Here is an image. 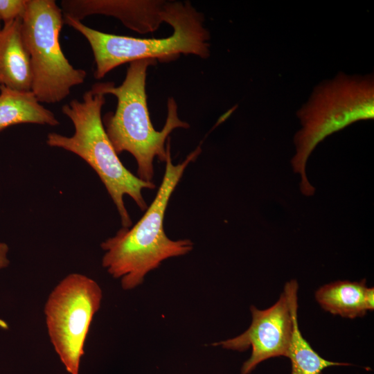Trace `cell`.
Returning a JSON list of instances; mask_svg holds the SVG:
<instances>
[{
  "mask_svg": "<svg viewBox=\"0 0 374 374\" xmlns=\"http://www.w3.org/2000/svg\"><path fill=\"white\" fill-rule=\"evenodd\" d=\"M8 250V245L4 242H0V269L6 267L9 265V260L7 257ZM0 328L5 330L8 328V323L1 319Z\"/></svg>",
  "mask_w": 374,
  "mask_h": 374,
  "instance_id": "15",
  "label": "cell"
},
{
  "mask_svg": "<svg viewBox=\"0 0 374 374\" xmlns=\"http://www.w3.org/2000/svg\"><path fill=\"white\" fill-rule=\"evenodd\" d=\"M1 20H0V32H1Z\"/></svg>",
  "mask_w": 374,
  "mask_h": 374,
  "instance_id": "16",
  "label": "cell"
},
{
  "mask_svg": "<svg viewBox=\"0 0 374 374\" xmlns=\"http://www.w3.org/2000/svg\"><path fill=\"white\" fill-rule=\"evenodd\" d=\"M33 84L30 58L25 46L21 19L5 23L0 32V86L28 91Z\"/></svg>",
  "mask_w": 374,
  "mask_h": 374,
  "instance_id": "10",
  "label": "cell"
},
{
  "mask_svg": "<svg viewBox=\"0 0 374 374\" xmlns=\"http://www.w3.org/2000/svg\"><path fill=\"white\" fill-rule=\"evenodd\" d=\"M314 298L320 307L332 315L353 319L374 310V287L359 281L336 280L319 287Z\"/></svg>",
  "mask_w": 374,
  "mask_h": 374,
  "instance_id": "11",
  "label": "cell"
},
{
  "mask_svg": "<svg viewBox=\"0 0 374 374\" xmlns=\"http://www.w3.org/2000/svg\"><path fill=\"white\" fill-rule=\"evenodd\" d=\"M298 291L296 280L287 281L271 306L263 310L250 306L251 323L244 332L212 345L239 352L251 349V355L242 364L240 374H250L259 364L270 358L287 357L294 322L298 319Z\"/></svg>",
  "mask_w": 374,
  "mask_h": 374,
  "instance_id": "8",
  "label": "cell"
},
{
  "mask_svg": "<svg viewBox=\"0 0 374 374\" xmlns=\"http://www.w3.org/2000/svg\"><path fill=\"white\" fill-rule=\"evenodd\" d=\"M165 1L139 0H62L63 16L82 21L93 15L112 16L127 28L145 33L153 32L163 21Z\"/></svg>",
  "mask_w": 374,
  "mask_h": 374,
  "instance_id": "9",
  "label": "cell"
},
{
  "mask_svg": "<svg viewBox=\"0 0 374 374\" xmlns=\"http://www.w3.org/2000/svg\"><path fill=\"white\" fill-rule=\"evenodd\" d=\"M102 299L98 283L78 273L65 276L48 296L44 306L48 335L70 374H80L84 344Z\"/></svg>",
  "mask_w": 374,
  "mask_h": 374,
  "instance_id": "7",
  "label": "cell"
},
{
  "mask_svg": "<svg viewBox=\"0 0 374 374\" xmlns=\"http://www.w3.org/2000/svg\"><path fill=\"white\" fill-rule=\"evenodd\" d=\"M287 357L291 362V374H322V371L329 367L351 365L349 363L330 361L322 357L303 336L298 319L294 322L292 339Z\"/></svg>",
  "mask_w": 374,
  "mask_h": 374,
  "instance_id": "13",
  "label": "cell"
},
{
  "mask_svg": "<svg viewBox=\"0 0 374 374\" xmlns=\"http://www.w3.org/2000/svg\"><path fill=\"white\" fill-rule=\"evenodd\" d=\"M156 63L153 59L130 62L124 80L117 87L112 82L94 84L104 95L116 98L115 112L102 118L106 134L118 154L127 152L134 157L137 177L145 181L153 179L154 159L165 162L170 149L169 135L175 129L189 127L188 123L179 118L174 98H169L166 123L161 131L154 128L147 104L145 83L148 67Z\"/></svg>",
  "mask_w": 374,
  "mask_h": 374,
  "instance_id": "2",
  "label": "cell"
},
{
  "mask_svg": "<svg viewBox=\"0 0 374 374\" xmlns=\"http://www.w3.org/2000/svg\"><path fill=\"white\" fill-rule=\"evenodd\" d=\"M105 95L92 85L82 100L73 99L62 107V113L72 122L74 133L68 136L55 132L47 134L46 144L71 152L83 159L98 175L118 212L123 228L132 222L123 197H130L141 211L148 206L143 189H153L152 181H145L128 170L112 145L102 121Z\"/></svg>",
  "mask_w": 374,
  "mask_h": 374,
  "instance_id": "3",
  "label": "cell"
},
{
  "mask_svg": "<svg viewBox=\"0 0 374 374\" xmlns=\"http://www.w3.org/2000/svg\"><path fill=\"white\" fill-rule=\"evenodd\" d=\"M64 24L55 1L28 0L21 32L33 70L31 91L39 103L61 102L87 77L84 69L71 64L61 48L60 33Z\"/></svg>",
  "mask_w": 374,
  "mask_h": 374,
  "instance_id": "6",
  "label": "cell"
},
{
  "mask_svg": "<svg viewBox=\"0 0 374 374\" xmlns=\"http://www.w3.org/2000/svg\"><path fill=\"white\" fill-rule=\"evenodd\" d=\"M302 127L295 134L296 154L291 161L301 177L300 190L311 196L315 188L306 175V163L317 145L327 136L359 121L374 118L373 76L339 73L315 87L309 100L297 112Z\"/></svg>",
  "mask_w": 374,
  "mask_h": 374,
  "instance_id": "5",
  "label": "cell"
},
{
  "mask_svg": "<svg viewBox=\"0 0 374 374\" xmlns=\"http://www.w3.org/2000/svg\"><path fill=\"white\" fill-rule=\"evenodd\" d=\"M28 0H0V20L8 23L22 19L26 12Z\"/></svg>",
  "mask_w": 374,
  "mask_h": 374,
  "instance_id": "14",
  "label": "cell"
},
{
  "mask_svg": "<svg viewBox=\"0 0 374 374\" xmlns=\"http://www.w3.org/2000/svg\"><path fill=\"white\" fill-rule=\"evenodd\" d=\"M24 123L55 127L60 121L39 103L32 91H18L1 85L0 132Z\"/></svg>",
  "mask_w": 374,
  "mask_h": 374,
  "instance_id": "12",
  "label": "cell"
},
{
  "mask_svg": "<svg viewBox=\"0 0 374 374\" xmlns=\"http://www.w3.org/2000/svg\"><path fill=\"white\" fill-rule=\"evenodd\" d=\"M201 152L198 146L183 162L174 165L170 149L161 184L142 217L134 226L123 227L101 243L105 251L102 265L112 277L121 279L123 290H130L141 285L146 274L157 269L165 260L193 250L191 240H172L166 235L163 220L170 197L185 169Z\"/></svg>",
  "mask_w": 374,
  "mask_h": 374,
  "instance_id": "1",
  "label": "cell"
},
{
  "mask_svg": "<svg viewBox=\"0 0 374 374\" xmlns=\"http://www.w3.org/2000/svg\"><path fill=\"white\" fill-rule=\"evenodd\" d=\"M161 18L173 33L163 38H139L105 33L82 21L64 16V24L79 32L92 51L94 77L101 79L116 67L144 59L161 62L174 60L181 54L207 58L210 55V35L204 26V15L189 1L164 3Z\"/></svg>",
  "mask_w": 374,
  "mask_h": 374,
  "instance_id": "4",
  "label": "cell"
}]
</instances>
